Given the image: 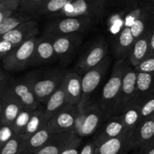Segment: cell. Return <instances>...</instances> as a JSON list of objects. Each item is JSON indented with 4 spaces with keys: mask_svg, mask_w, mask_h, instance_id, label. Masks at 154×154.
Masks as SVG:
<instances>
[{
    "mask_svg": "<svg viewBox=\"0 0 154 154\" xmlns=\"http://www.w3.org/2000/svg\"><path fill=\"white\" fill-rule=\"evenodd\" d=\"M126 128L133 129L137 124L141 122V111L139 102H133L127 107L122 113Z\"/></svg>",
    "mask_w": 154,
    "mask_h": 154,
    "instance_id": "cell-27",
    "label": "cell"
},
{
    "mask_svg": "<svg viewBox=\"0 0 154 154\" xmlns=\"http://www.w3.org/2000/svg\"><path fill=\"white\" fill-rule=\"evenodd\" d=\"M66 73L60 70L31 72L33 90L40 103H47L51 95L60 87Z\"/></svg>",
    "mask_w": 154,
    "mask_h": 154,
    "instance_id": "cell-4",
    "label": "cell"
},
{
    "mask_svg": "<svg viewBox=\"0 0 154 154\" xmlns=\"http://www.w3.org/2000/svg\"><path fill=\"white\" fill-rule=\"evenodd\" d=\"M49 0H20V10L35 17L38 12Z\"/></svg>",
    "mask_w": 154,
    "mask_h": 154,
    "instance_id": "cell-33",
    "label": "cell"
},
{
    "mask_svg": "<svg viewBox=\"0 0 154 154\" xmlns=\"http://www.w3.org/2000/svg\"><path fill=\"white\" fill-rule=\"evenodd\" d=\"M96 148V145L95 144L94 140L89 141L87 144H86L83 147V148L81 150V152H80V154H94Z\"/></svg>",
    "mask_w": 154,
    "mask_h": 154,
    "instance_id": "cell-37",
    "label": "cell"
},
{
    "mask_svg": "<svg viewBox=\"0 0 154 154\" xmlns=\"http://www.w3.org/2000/svg\"><path fill=\"white\" fill-rule=\"evenodd\" d=\"M26 137L23 134H15L2 147L0 154H19Z\"/></svg>",
    "mask_w": 154,
    "mask_h": 154,
    "instance_id": "cell-30",
    "label": "cell"
},
{
    "mask_svg": "<svg viewBox=\"0 0 154 154\" xmlns=\"http://www.w3.org/2000/svg\"><path fill=\"white\" fill-rule=\"evenodd\" d=\"M154 138V114L141 120L134 127L129 141V150H137Z\"/></svg>",
    "mask_w": 154,
    "mask_h": 154,
    "instance_id": "cell-15",
    "label": "cell"
},
{
    "mask_svg": "<svg viewBox=\"0 0 154 154\" xmlns=\"http://www.w3.org/2000/svg\"><path fill=\"white\" fill-rule=\"evenodd\" d=\"M131 154H140V152H139V150H138V151H135V153H131Z\"/></svg>",
    "mask_w": 154,
    "mask_h": 154,
    "instance_id": "cell-43",
    "label": "cell"
},
{
    "mask_svg": "<svg viewBox=\"0 0 154 154\" xmlns=\"http://www.w3.org/2000/svg\"><path fill=\"white\" fill-rule=\"evenodd\" d=\"M34 111L35 110L26 108V107H24L21 110L19 115L17 116L15 121L11 125V127L13 129L14 134H23V135L26 127L28 125Z\"/></svg>",
    "mask_w": 154,
    "mask_h": 154,
    "instance_id": "cell-31",
    "label": "cell"
},
{
    "mask_svg": "<svg viewBox=\"0 0 154 154\" xmlns=\"http://www.w3.org/2000/svg\"><path fill=\"white\" fill-rule=\"evenodd\" d=\"M38 38L35 36L11 50L2 60L3 69L6 72H19L29 67Z\"/></svg>",
    "mask_w": 154,
    "mask_h": 154,
    "instance_id": "cell-6",
    "label": "cell"
},
{
    "mask_svg": "<svg viewBox=\"0 0 154 154\" xmlns=\"http://www.w3.org/2000/svg\"><path fill=\"white\" fill-rule=\"evenodd\" d=\"M140 154H154V147L139 149Z\"/></svg>",
    "mask_w": 154,
    "mask_h": 154,
    "instance_id": "cell-40",
    "label": "cell"
},
{
    "mask_svg": "<svg viewBox=\"0 0 154 154\" xmlns=\"http://www.w3.org/2000/svg\"><path fill=\"white\" fill-rule=\"evenodd\" d=\"M127 64L126 60H117L109 79L102 89L99 103L103 111L104 120H108L112 117L113 110L120 94Z\"/></svg>",
    "mask_w": 154,
    "mask_h": 154,
    "instance_id": "cell-3",
    "label": "cell"
},
{
    "mask_svg": "<svg viewBox=\"0 0 154 154\" xmlns=\"http://www.w3.org/2000/svg\"><path fill=\"white\" fill-rule=\"evenodd\" d=\"M129 1H135V2H147V3H152V4H154V0H129Z\"/></svg>",
    "mask_w": 154,
    "mask_h": 154,
    "instance_id": "cell-42",
    "label": "cell"
},
{
    "mask_svg": "<svg viewBox=\"0 0 154 154\" xmlns=\"http://www.w3.org/2000/svg\"><path fill=\"white\" fill-rule=\"evenodd\" d=\"M53 129L46 124L38 131L26 138L19 154H33L43 147L51 137L55 135Z\"/></svg>",
    "mask_w": 154,
    "mask_h": 154,
    "instance_id": "cell-19",
    "label": "cell"
},
{
    "mask_svg": "<svg viewBox=\"0 0 154 154\" xmlns=\"http://www.w3.org/2000/svg\"><path fill=\"white\" fill-rule=\"evenodd\" d=\"M74 1L75 0H49L46 5L38 12L36 17H50L55 14L61 11L64 8Z\"/></svg>",
    "mask_w": 154,
    "mask_h": 154,
    "instance_id": "cell-29",
    "label": "cell"
},
{
    "mask_svg": "<svg viewBox=\"0 0 154 154\" xmlns=\"http://www.w3.org/2000/svg\"><path fill=\"white\" fill-rule=\"evenodd\" d=\"M32 17H33L28 13H26L20 9L16 13L11 14L0 23V35L11 31L24 23L31 20Z\"/></svg>",
    "mask_w": 154,
    "mask_h": 154,
    "instance_id": "cell-26",
    "label": "cell"
},
{
    "mask_svg": "<svg viewBox=\"0 0 154 154\" xmlns=\"http://www.w3.org/2000/svg\"><path fill=\"white\" fill-rule=\"evenodd\" d=\"M39 33L38 23L34 20L24 23L11 31L1 35L0 54L2 60L11 50Z\"/></svg>",
    "mask_w": 154,
    "mask_h": 154,
    "instance_id": "cell-7",
    "label": "cell"
},
{
    "mask_svg": "<svg viewBox=\"0 0 154 154\" xmlns=\"http://www.w3.org/2000/svg\"><path fill=\"white\" fill-rule=\"evenodd\" d=\"M139 103L141 120L154 114V92L145 96Z\"/></svg>",
    "mask_w": 154,
    "mask_h": 154,
    "instance_id": "cell-34",
    "label": "cell"
},
{
    "mask_svg": "<svg viewBox=\"0 0 154 154\" xmlns=\"http://www.w3.org/2000/svg\"><path fill=\"white\" fill-rule=\"evenodd\" d=\"M154 92V74L137 72L136 96L134 102H139Z\"/></svg>",
    "mask_w": 154,
    "mask_h": 154,
    "instance_id": "cell-25",
    "label": "cell"
},
{
    "mask_svg": "<svg viewBox=\"0 0 154 154\" xmlns=\"http://www.w3.org/2000/svg\"><path fill=\"white\" fill-rule=\"evenodd\" d=\"M80 146L81 145H75L69 147L60 154H80V152H81V150H79Z\"/></svg>",
    "mask_w": 154,
    "mask_h": 154,
    "instance_id": "cell-38",
    "label": "cell"
},
{
    "mask_svg": "<svg viewBox=\"0 0 154 154\" xmlns=\"http://www.w3.org/2000/svg\"><path fill=\"white\" fill-rule=\"evenodd\" d=\"M104 114L99 103H91L87 108L78 112L75 129L81 138L91 135L96 132Z\"/></svg>",
    "mask_w": 154,
    "mask_h": 154,
    "instance_id": "cell-9",
    "label": "cell"
},
{
    "mask_svg": "<svg viewBox=\"0 0 154 154\" xmlns=\"http://www.w3.org/2000/svg\"><path fill=\"white\" fill-rule=\"evenodd\" d=\"M132 131L126 128L121 135L96 147L94 154H126L129 151V141Z\"/></svg>",
    "mask_w": 154,
    "mask_h": 154,
    "instance_id": "cell-17",
    "label": "cell"
},
{
    "mask_svg": "<svg viewBox=\"0 0 154 154\" xmlns=\"http://www.w3.org/2000/svg\"><path fill=\"white\" fill-rule=\"evenodd\" d=\"M83 38L82 34H76L52 39L54 51L61 66H66L71 63Z\"/></svg>",
    "mask_w": 154,
    "mask_h": 154,
    "instance_id": "cell-13",
    "label": "cell"
},
{
    "mask_svg": "<svg viewBox=\"0 0 154 154\" xmlns=\"http://www.w3.org/2000/svg\"><path fill=\"white\" fill-rule=\"evenodd\" d=\"M135 42L129 26H124L114 36V54L117 60L129 58L131 50Z\"/></svg>",
    "mask_w": 154,
    "mask_h": 154,
    "instance_id": "cell-20",
    "label": "cell"
},
{
    "mask_svg": "<svg viewBox=\"0 0 154 154\" xmlns=\"http://www.w3.org/2000/svg\"><path fill=\"white\" fill-rule=\"evenodd\" d=\"M137 72L130 64H127L123 78L121 88L113 110V116L121 115L129 105L133 103L136 96Z\"/></svg>",
    "mask_w": 154,
    "mask_h": 154,
    "instance_id": "cell-10",
    "label": "cell"
},
{
    "mask_svg": "<svg viewBox=\"0 0 154 154\" xmlns=\"http://www.w3.org/2000/svg\"><path fill=\"white\" fill-rule=\"evenodd\" d=\"M78 112L79 111L78 106L68 104L47 124L53 129L55 133L75 129V122Z\"/></svg>",
    "mask_w": 154,
    "mask_h": 154,
    "instance_id": "cell-16",
    "label": "cell"
},
{
    "mask_svg": "<svg viewBox=\"0 0 154 154\" xmlns=\"http://www.w3.org/2000/svg\"><path fill=\"white\" fill-rule=\"evenodd\" d=\"M81 142L75 129H72L54 135L43 147L33 154H60L69 147L81 145Z\"/></svg>",
    "mask_w": 154,
    "mask_h": 154,
    "instance_id": "cell-11",
    "label": "cell"
},
{
    "mask_svg": "<svg viewBox=\"0 0 154 154\" xmlns=\"http://www.w3.org/2000/svg\"><path fill=\"white\" fill-rule=\"evenodd\" d=\"M150 54H151V55H154V27L152 29L151 33H150Z\"/></svg>",
    "mask_w": 154,
    "mask_h": 154,
    "instance_id": "cell-39",
    "label": "cell"
},
{
    "mask_svg": "<svg viewBox=\"0 0 154 154\" xmlns=\"http://www.w3.org/2000/svg\"><path fill=\"white\" fill-rule=\"evenodd\" d=\"M23 105L5 84L0 87V118L1 124L11 126L19 115Z\"/></svg>",
    "mask_w": 154,
    "mask_h": 154,
    "instance_id": "cell-12",
    "label": "cell"
},
{
    "mask_svg": "<svg viewBox=\"0 0 154 154\" xmlns=\"http://www.w3.org/2000/svg\"><path fill=\"white\" fill-rule=\"evenodd\" d=\"M20 9V0H0V23Z\"/></svg>",
    "mask_w": 154,
    "mask_h": 154,
    "instance_id": "cell-32",
    "label": "cell"
},
{
    "mask_svg": "<svg viewBox=\"0 0 154 154\" xmlns=\"http://www.w3.org/2000/svg\"><path fill=\"white\" fill-rule=\"evenodd\" d=\"M69 104L63 81L60 87L49 98L45 108V125Z\"/></svg>",
    "mask_w": 154,
    "mask_h": 154,
    "instance_id": "cell-21",
    "label": "cell"
},
{
    "mask_svg": "<svg viewBox=\"0 0 154 154\" xmlns=\"http://www.w3.org/2000/svg\"><path fill=\"white\" fill-rule=\"evenodd\" d=\"M96 24L87 17H69L55 18L46 23L43 36L54 39L62 36L83 34Z\"/></svg>",
    "mask_w": 154,
    "mask_h": 154,
    "instance_id": "cell-2",
    "label": "cell"
},
{
    "mask_svg": "<svg viewBox=\"0 0 154 154\" xmlns=\"http://www.w3.org/2000/svg\"><path fill=\"white\" fill-rule=\"evenodd\" d=\"M110 57L107 56L99 64L92 68L82 77V99L78 105V111L85 110L90 105V99L98 88L110 66Z\"/></svg>",
    "mask_w": 154,
    "mask_h": 154,
    "instance_id": "cell-8",
    "label": "cell"
},
{
    "mask_svg": "<svg viewBox=\"0 0 154 154\" xmlns=\"http://www.w3.org/2000/svg\"><path fill=\"white\" fill-rule=\"evenodd\" d=\"M57 59L52 39L42 35L39 37L35 49L34 55L29 66H40L52 63Z\"/></svg>",
    "mask_w": 154,
    "mask_h": 154,
    "instance_id": "cell-18",
    "label": "cell"
},
{
    "mask_svg": "<svg viewBox=\"0 0 154 154\" xmlns=\"http://www.w3.org/2000/svg\"><path fill=\"white\" fill-rule=\"evenodd\" d=\"M133 69L136 72L154 74V55H150Z\"/></svg>",
    "mask_w": 154,
    "mask_h": 154,
    "instance_id": "cell-35",
    "label": "cell"
},
{
    "mask_svg": "<svg viewBox=\"0 0 154 154\" xmlns=\"http://www.w3.org/2000/svg\"><path fill=\"white\" fill-rule=\"evenodd\" d=\"M150 147H154V138H153V139L150 140L148 143H147L145 145L143 146L141 148H150ZM141 148H140V149H141Z\"/></svg>",
    "mask_w": 154,
    "mask_h": 154,
    "instance_id": "cell-41",
    "label": "cell"
},
{
    "mask_svg": "<svg viewBox=\"0 0 154 154\" xmlns=\"http://www.w3.org/2000/svg\"><path fill=\"white\" fill-rule=\"evenodd\" d=\"M63 84L69 104L78 106L82 99V77L76 72H67Z\"/></svg>",
    "mask_w": 154,
    "mask_h": 154,
    "instance_id": "cell-22",
    "label": "cell"
},
{
    "mask_svg": "<svg viewBox=\"0 0 154 154\" xmlns=\"http://www.w3.org/2000/svg\"><path fill=\"white\" fill-rule=\"evenodd\" d=\"M108 5V0H75L61 11L49 17L51 19L69 17H87L97 25L105 18Z\"/></svg>",
    "mask_w": 154,
    "mask_h": 154,
    "instance_id": "cell-1",
    "label": "cell"
},
{
    "mask_svg": "<svg viewBox=\"0 0 154 154\" xmlns=\"http://www.w3.org/2000/svg\"><path fill=\"white\" fill-rule=\"evenodd\" d=\"M107 56L108 45L103 37H99L81 56L76 65V69L80 73H86L99 64Z\"/></svg>",
    "mask_w": 154,
    "mask_h": 154,
    "instance_id": "cell-14",
    "label": "cell"
},
{
    "mask_svg": "<svg viewBox=\"0 0 154 154\" xmlns=\"http://www.w3.org/2000/svg\"><path fill=\"white\" fill-rule=\"evenodd\" d=\"M1 84H5L24 107L33 110L38 108L40 102L33 90L31 72L22 78L14 79L5 75L4 71H2Z\"/></svg>",
    "mask_w": 154,
    "mask_h": 154,
    "instance_id": "cell-5",
    "label": "cell"
},
{
    "mask_svg": "<svg viewBox=\"0 0 154 154\" xmlns=\"http://www.w3.org/2000/svg\"><path fill=\"white\" fill-rule=\"evenodd\" d=\"M151 30L135 40L129 57V63L132 67L137 66L141 62L151 55L150 47Z\"/></svg>",
    "mask_w": 154,
    "mask_h": 154,
    "instance_id": "cell-24",
    "label": "cell"
},
{
    "mask_svg": "<svg viewBox=\"0 0 154 154\" xmlns=\"http://www.w3.org/2000/svg\"><path fill=\"white\" fill-rule=\"evenodd\" d=\"M15 134L11 125L2 124L1 131H0V146L2 147Z\"/></svg>",
    "mask_w": 154,
    "mask_h": 154,
    "instance_id": "cell-36",
    "label": "cell"
},
{
    "mask_svg": "<svg viewBox=\"0 0 154 154\" xmlns=\"http://www.w3.org/2000/svg\"><path fill=\"white\" fill-rule=\"evenodd\" d=\"M126 129L124 121L122 115L113 116L108 119V122L104 126L100 133L94 138L96 147L99 146L108 140L121 135Z\"/></svg>",
    "mask_w": 154,
    "mask_h": 154,
    "instance_id": "cell-23",
    "label": "cell"
},
{
    "mask_svg": "<svg viewBox=\"0 0 154 154\" xmlns=\"http://www.w3.org/2000/svg\"><path fill=\"white\" fill-rule=\"evenodd\" d=\"M45 126V108H36L33 112L32 116L26 127L23 135L26 138L35 133L42 127Z\"/></svg>",
    "mask_w": 154,
    "mask_h": 154,
    "instance_id": "cell-28",
    "label": "cell"
}]
</instances>
